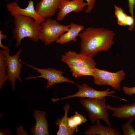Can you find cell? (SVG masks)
<instances>
[{
    "instance_id": "6da1fadb",
    "label": "cell",
    "mask_w": 135,
    "mask_h": 135,
    "mask_svg": "<svg viewBox=\"0 0 135 135\" xmlns=\"http://www.w3.org/2000/svg\"><path fill=\"white\" fill-rule=\"evenodd\" d=\"M115 35L104 27L85 28L78 36L81 40L80 52L93 58L99 52L108 51L114 44Z\"/></svg>"
},
{
    "instance_id": "7a4b0ae2",
    "label": "cell",
    "mask_w": 135,
    "mask_h": 135,
    "mask_svg": "<svg viewBox=\"0 0 135 135\" xmlns=\"http://www.w3.org/2000/svg\"><path fill=\"white\" fill-rule=\"evenodd\" d=\"M12 16L14 18L13 36L16 40V47L21 44L22 40L28 37L31 40L37 42L40 40V24L32 17L17 14Z\"/></svg>"
},
{
    "instance_id": "3957f363",
    "label": "cell",
    "mask_w": 135,
    "mask_h": 135,
    "mask_svg": "<svg viewBox=\"0 0 135 135\" xmlns=\"http://www.w3.org/2000/svg\"><path fill=\"white\" fill-rule=\"evenodd\" d=\"M80 101L88 112L92 124L99 120H103L108 126H111L109 115L106 107L105 97L100 98H81Z\"/></svg>"
},
{
    "instance_id": "277c9868",
    "label": "cell",
    "mask_w": 135,
    "mask_h": 135,
    "mask_svg": "<svg viewBox=\"0 0 135 135\" xmlns=\"http://www.w3.org/2000/svg\"><path fill=\"white\" fill-rule=\"evenodd\" d=\"M41 24L40 40L45 46L56 42L62 34L67 32L70 27L69 25L60 24L56 20L48 18Z\"/></svg>"
},
{
    "instance_id": "5b68a950",
    "label": "cell",
    "mask_w": 135,
    "mask_h": 135,
    "mask_svg": "<svg viewBox=\"0 0 135 135\" xmlns=\"http://www.w3.org/2000/svg\"><path fill=\"white\" fill-rule=\"evenodd\" d=\"M126 74L122 70L111 72L105 70L94 68V84L97 86L108 85L113 88L120 91L121 82L125 78Z\"/></svg>"
},
{
    "instance_id": "8992f818",
    "label": "cell",
    "mask_w": 135,
    "mask_h": 135,
    "mask_svg": "<svg viewBox=\"0 0 135 135\" xmlns=\"http://www.w3.org/2000/svg\"><path fill=\"white\" fill-rule=\"evenodd\" d=\"M22 62L26 66L36 70V72L40 74L38 76H30L26 78L28 80L37 78H43L46 79L48 82L46 87L48 88L52 87L54 85L63 82H68L75 84L74 82L68 78L64 76L62 74L64 72L62 70L51 68H42L36 67L26 63L22 61Z\"/></svg>"
},
{
    "instance_id": "52a82bcc",
    "label": "cell",
    "mask_w": 135,
    "mask_h": 135,
    "mask_svg": "<svg viewBox=\"0 0 135 135\" xmlns=\"http://www.w3.org/2000/svg\"><path fill=\"white\" fill-rule=\"evenodd\" d=\"M78 89L75 94L68 96L66 97L57 98L52 99L53 102L57 101L62 100L74 97H79L82 98H100L106 96H110L118 98L124 101H128L125 99L116 96L112 94L115 93L114 91H110L109 88L103 91H98L90 87L86 84H83L81 85H77Z\"/></svg>"
},
{
    "instance_id": "ba28073f",
    "label": "cell",
    "mask_w": 135,
    "mask_h": 135,
    "mask_svg": "<svg viewBox=\"0 0 135 135\" xmlns=\"http://www.w3.org/2000/svg\"><path fill=\"white\" fill-rule=\"evenodd\" d=\"M22 51L20 48L14 55H10V50L8 48L6 50L7 66L6 71L7 75V80L10 81L12 90L15 89L16 80L17 79L21 82L20 74L22 67V60L19 58Z\"/></svg>"
},
{
    "instance_id": "9c48e42d",
    "label": "cell",
    "mask_w": 135,
    "mask_h": 135,
    "mask_svg": "<svg viewBox=\"0 0 135 135\" xmlns=\"http://www.w3.org/2000/svg\"><path fill=\"white\" fill-rule=\"evenodd\" d=\"M60 60L68 66L86 67L94 69L96 64L92 58L81 53H77L74 51L66 52L62 56Z\"/></svg>"
},
{
    "instance_id": "30bf717a",
    "label": "cell",
    "mask_w": 135,
    "mask_h": 135,
    "mask_svg": "<svg viewBox=\"0 0 135 135\" xmlns=\"http://www.w3.org/2000/svg\"><path fill=\"white\" fill-rule=\"evenodd\" d=\"M6 8L12 16L17 14L30 17L40 24L46 20L36 11L32 0H29L28 6L25 8H20L16 1L7 4Z\"/></svg>"
},
{
    "instance_id": "8fae6325",
    "label": "cell",
    "mask_w": 135,
    "mask_h": 135,
    "mask_svg": "<svg viewBox=\"0 0 135 135\" xmlns=\"http://www.w3.org/2000/svg\"><path fill=\"white\" fill-rule=\"evenodd\" d=\"M87 5L83 0H62L58 8L57 19L62 21L68 14L72 12H80Z\"/></svg>"
},
{
    "instance_id": "7c38bea8",
    "label": "cell",
    "mask_w": 135,
    "mask_h": 135,
    "mask_svg": "<svg viewBox=\"0 0 135 135\" xmlns=\"http://www.w3.org/2000/svg\"><path fill=\"white\" fill-rule=\"evenodd\" d=\"M62 0H41L36 6V11L46 18L52 17L59 8Z\"/></svg>"
},
{
    "instance_id": "4fadbf2b",
    "label": "cell",
    "mask_w": 135,
    "mask_h": 135,
    "mask_svg": "<svg viewBox=\"0 0 135 135\" xmlns=\"http://www.w3.org/2000/svg\"><path fill=\"white\" fill-rule=\"evenodd\" d=\"M34 112L33 116L36 123L34 126L31 129V134L32 135H49L46 112L34 110Z\"/></svg>"
},
{
    "instance_id": "5bb4252c",
    "label": "cell",
    "mask_w": 135,
    "mask_h": 135,
    "mask_svg": "<svg viewBox=\"0 0 135 135\" xmlns=\"http://www.w3.org/2000/svg\"><path fill=\"white\" fill-rule=\"evenodd\" d=\"M106 107L108 110L112 112V116H113L123 119L135 117V102L130 105L123 104L117 108L107 104Z\"/></svg>"
},
{
    "instance_id": "9a60e30c",
    "label": "cell",
    "mask_w": 135,
    "mask_h": 135,
    "mask_svg": "<svg viewBox=\"0 0 135 135\" xmlns=\"http://www.w3.org/2000/svg\"><path fill=\"white\" fill-rule=\"evenodd\" d=\"M95 124L90 126L84 132L86 135H121V132L112 128L111 126H106L102 124L99 120Z\"/></svg>"
},
{
    "instance_id": "2e32d148",
    "label": "cell",
    "mask_w": 135,
    "mask_h": 135,
    "mask_svg": "<svg viewBox=\"0 0 135 135\" xmlns=\"http://www.w3.org/2000/svg\"><path fill=\"white\" fill-rule=\"evenodd\" d=\"M67 31L62 34L56 41L60 44L68 43L71 41L74 42L76 41V37L80 32L84 29L82 25L71 23Z\"/></svg>"
},
{
    "instance_id": "e0dca14e",
    "label": "cell",
    "mask_w": 135,
    "mask_h": 135,
    "mask_svg": "<svg viewBox=\"0 0 135 135\" xmlns=\"http://www.w3.org/2000/svg\"><path fill=\"white\" fill-rule=\"evenodd\" d=\"M70 106L68 103L64 108V115L60 118H57L55 124L59 129L57 132V135H73L75 132L71 130L68 128V115Z\"/></svg>"
},
{
    "instance_id": "ac0fdd59",
    "label": "cell",
    "mask_w": 135,
    "mask_h": 135,
    "mask_svg": "<svg viewBox=\"0 0 135 135\" xmlns=\"http://www.w3.org/2000/svg\"><path fill=\"white\" fill-rule=\"evenodd\" d=\"M6 50H0V89L7 80L6 71L7 66Z\"/></svg>"
},
{
    "instance_id": "d6986e66",
    "label": "cell",
    "mask_w": 135,
    "mask_h": 135,
    "mask_svg": "<svg viewBox=\"0 0 135 135\" xmlns=\"http://www.w3.org/2000/svg\"><path fill=\"white\" fill-rule=\"evenodd\" d=\"M68 66L72 76L75 77L86 76H93L94 69L86 67H77L71 65Z\"/></svg>"
},
{
    "instance_id": "ffe728a7",
    "label": "cell",
    "mask_w": 135,
    "mask_h": 135,
    "mask_svg": "<svg viewBox=\"0 0 135 135\" xmlns=\"http://www.w3.org/2000/svg\"><path fill=\"white\" fill-rule=\"evenodd\" d=\"M115 15L117 19L118 25L124 26V23L127 14L124 12L121 8L114 5Z\"/></svg>"
},
{
    "instance_id": "44dd1931",
    "label": "cell",
    "mask_w": 135,
    "mask_h": 135,
    "mask_svg": "<svg viewBox=\"0 0 135 135\" xmlns=\"http://www.w3.org/2000/svg\"><path fill=\"white\" fill-rule=\"evenodd\" d=\"M135 120V117H130L127 122L122 125L123 135H135V128L131 124Z\"/></svg>"
},
{
    "instance_id": "7402d4cb",
    "label": "cell",
    "mask_w": 135,
    "mask_h": 135,
    "mask_svg": "<svg viewBox=\"0 0 135 135\" xmlns=\"http://www.w3.org/2000/svg\"><path fill=\"white\" fill-rule=\"evenodd\" d=\"M73 118L78 126H80L87 121L86 118L83 116L76 111L72 116Z\"/></svg>"
},
{
    "instance_id": "603a6c76",
    "label": "cell",
    "mask_w": 135,
    "mask_h": 135,
    "mask_svg": "<svg viewBox=\"0 0 135 135\" xmlns=\"http://www.w3.org/2000/svg\"><path fill=\"white\" fill-rule=\"evenodd\" d=\"M134 18L131 15H127L124 23V26H129L128 30L131 31L135 28Z\"/></svg>"
},
{
    "instance_id": "cb8c5ba5",
    "label": "cell",
    "mask_w": 135,
    "mask_h": 135,
    "mask_svg": "<svg viewBox=\"0 0 135 135\" xmlns=\"http://www.w3.org/2000/svg\"><path fill=\"white\" fill-rule=\"evenodd\" d=\"M68 126L72 130L77 132L78 131V126L74 120L72 116L68 117L67 118Z\"/></svg>"
},
{
    "instance_id": "d4e9b609",
    "label": "cell",
    "mask_w": 135,
    "mask_h": 135,
    "mask_svg": "<svg viewBox=\"0 0 135 135\" xmlns=\"http://www.w3.org/2000/svg\"><path fill=\"white\" fill-rule=\"evenodd\" d=\"M122 90L126 94L132 96L133 94H135V86L128 87L124 86L122 87Z\"/></svg>"
},
{
    "instance_id": "484cf974",
    "label": "cell",
    "mask_w": 135,
    "mask_h": 135,
    "mask_svg": "<svg viewBox=\"0 0 135 135\" xmlns=\"http://www.w3.org/2000/svg\"><path fill=\"white\" fill-rule=\"evenodd\" d=\"M86 1L88 4L87 7L85 12L86 13L90 12L93 9L94 4L97 0H84Z\"/></svg>"
},
{
    "instance_id": "4316f807",
    "label": "cell",
    "mask_w": 135,
    "mask_h": 135,
    "mask_svg": "<svg viewBox=\"0 0 135 135\" xmlns=\"http://www.w3.org/2000/svg\"><path fill=\"white\" fill-rule=\"evenodd\" d=\"M128 2V6L130 14L134 18V10L135 5V0H127Z\"/></svg>"
},
{
    "instance_id": "83f0119b",
    "label": "cell",
    "mask_w": 135,
    "mask_h": 135,
    "mask_svg": "<svg viewBox=\"0 0 135 135\" xmlns=\"http://www.w3.org/2000/svg\"><path fill=\"white\" fill-rule=\"evenodd\" d=\"M7 36L3 34L1 30H0V47L2 50H4L7 49L8 47L5 46L3 45L2 43V39L6 40L7 39Z\"/></svg>"
},
{
    "instance_id": "f1b7e54d",
    "label": "cell",
    "mask_w": 135,
    "mask_h": 135,
    "mask_svg": "<svg viewBox=\"0 0 135 135\" xmlns=\"http://www.w3.org/2000/svg\"><path fill=\"white\" fill-rule=\"evenodd\" d=\"M11 133L10 132L9 130H4L0 132V135L2 134H9Z\"/></svg>"
},
{
    "instance_id": "f546056e",
    "label": "cell",
    "mask_w": 135,
    "mask_h": 135,
    "mask_svg": "<svg viewBox=\"0 0 135 135\" xmlns=\"http://www.w3.org/2000/svg\"></svg>"
}]
</instances>
